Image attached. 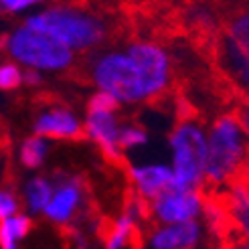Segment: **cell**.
<instances>
[{"instance_id":"obj_17","label":"cell","mask_w":249,"mask_h":249,"mask_svg":"<svg viewBox=\"0 0 249 249\" xmlns=\"http://www.w3.org/2000/svg\"><path fill=\"white\" fill-rule=\"evenodd\" d=\"M17 213V195L12 191H0V221Z\"/></svg>"},{"instance_id":"obj_13","label":"cell","mask_w":249,"mask_h":249,"mask_svg":"<svg viewBox=\"0 0 249 249\" xmlns=\"http://www.w3.org/2000/svg\"><path fill=\"white\" fill-rule=\"evenodd\" d=\"M27 193H29V203L33 211H43L49 205V201H51V184L43 178H35L29 184Z\"/></svg>"},{"instance_id":"obj_8","label":"cell","mask_w":249,"mask_h":249,"mask_svg":"<svg viewBox=\"0 0 249 249\" xmlns=\"http://www.w3.org/2000/svg\"><path fill=\"white\" fill-rule=\"evenodd\" d=\"M36 138L39 136H47V138H55V140H71V142H83L87 140V132L83 126H79V122L69 109L63 106L55 104L45 116L39 118L35 126Z\"/></svg>"},{"instance_id":"obj_10","label":"cell","mask_w":249,"mask_h":249,"mask_svg":"<svg viewBox=\"0 0 249 249\" xmlns=\"http://www.w3.org/2000/svg\"><path fill=\"white\" fill-rule=\"evenodd\" d=\"M130 178L134 180V189L142 193L148 201L156 198L168 184L174 180V174L164 166H148V168H130Z\"/></svg>"},{"instance_id":"obj_18","label":"cell","mask_w":249,"mask_h":249,"mask_svg":"<svg viewBox=\"0 0 249 249\" xmlns=\"http://www.w3.org/2000/svg\"><path fill=\"white\" fill-rule=\"evenodd\" d=\"M10 229H12V235H15V239L17 237H24L31 229H33V221L29 217H15L10 221Z\"/></svg>"},{"instance_id":"obj_12","label":"cell","mask_w":249,"mask_h":249,"mask_svg":"<svg viewBox=\"0 0 249 249\" xmlns=\"http://www.w3.org/2000/svg\"><path fill=\"white\" fill-rule=\"evenodd\" d=\"M43 156H45V142L41 138H29L27 142L22 144V150H20V162L27 166V168H36L43 162Z\"/></svg>"},{"instance_id":"obj_3","label":"cell","mask_w":249,"mask_h":249,"mask_svg":"<svg viewBox=\"0 0 249 249\" xmlns=\"http://www.w3.org/2000/svg\"><path fill=\"white\" fill-rule=\"evenodd\" d=\"M6 51L10 57L33 69H67L75 61L65 45L43 33L31 31L29 27H20L12 36H8Z\"/></svg>"},{"instance_id":"obj_22","label":"cell","mask_w":249,"mask_h":249,"mask_svg":"<svg viewBox=\"0 0 249 249\" xmlns=\"http://www.w3.org/2000/svg\"><path fill=\"white\" fill-rule=\"evenodd\" d=\"M22 81H27L29 85H36V83L41 81V77H39V73L31 69V71H24L22 73Z\"/></svg>"},{"instance_id":"obj_2","label":"cell","mask_w":249,"mask_h":249,"mask_svg":"<svg viewBox=\"0 0 249 249\" xmlns=\"http://www.w3.org/2000/svg\"><path fill=\"white\" fill-rule=\"evenodd\" d=\"M243 134H247V111L241 104L233 114L221 116L213 124L207 146L205 174L198 186L221 189L247 166Z\"/></svg>"},{"instance_id":"obj_7","label":"cell","mask_w":249,"mask_h":249,"mask_svg":"<svg viewBox=\"0 0 249 249\" xmlns=\"http://www.w3.org/2000/svg\"><path fill=\"white\" fill-rule=\"evenodd\" d=\"M198 207L201 203H198L196 189L180 184L177 178L168 184V189L152 198V211H156V215L166 223L193 221Z\"/></svg>"},{"instance_id":"obj_4","label":"cell","mask_w":249,"mask_h":249,"mask_svg":"<svg viewBox=\"0 0 249 249\" xmlns=\"http://www.w3.org/2000/svg\"><path fill=\"white\" fill-rule=\"evenodd\" d=\"M170 144L174 148V178L180 184L191 186L203 180L207 162V142L203 132L193 120H178L177 128L170 134Z\"/></svg>"},{"instance_id":"obj_16","label":"cell","mask_w":249,"mask_h":249,"mask_svg":"<svg viewBox=\"0 0 249 249\" xmlns=\"http://www.w3.org/2000/svg\"><path fill=\"white\" fill-rule=\"evenodd\" d=\"M142 142H146V134L142 130L126 128L124 132L118 134V148H130V146L142 144Z\"/></svg>"},{"instance_id":"obj_6","label":"cell","mask_w":249,"mask_h":249,"mask_svg":"<svg viewBox=\"0 0 249 249\" xmlns=\"http://www.w3.org/2000/svg\"><path fill=\"white\" fill-rule=\"evenodd\" d=\"M87 75H89L87 79L93 81L97 87H102V91L116 97L118 102L122 99L126 104H136L144 97L140 89L138 71L128 59V55L122 53L104 55L102 59L95 61Z\"/></svg>"},{"instance_id":"obj_11","label":"cell","mask_w":249,"mask_h":249,"mask_svg":"<svg viewBox=\"0 0 249 249\" xmlns=\"http://www.w3.org/2000/svg\"><path fill=\"white\" fill-rule=\"evenodd\" d=\"M198 239V225L195 221L177 223L168 229H162L154 235V249H186L193 247Z\"/></svg>"},{"instance_id":"obj_9","label":"cell","mask_w":249,"mask_h":249,"mask_svg":"<svg viewBox=\"0 0 249 249\" xmlns=\"http://www.w3.org/2000/svg\"><path fill=\"white\" fill-rule=\"evenodd\" d=\"M83 178H77L73 182H65L61 189L55 193L53 201H49V205L45 207V213L49 219L59 221V223H65L73 217L75 209L81 201V193H83Z\"/></svg>"},{"instance_id":"obj_19","label":"cell","mask_w":249,"mask_h":249,"mask_svg":"<svg viewBox=\"0 0 249 249\" xmlns=\"http://www.w3.org/2000/svg\"><path fill=\"white\" fill-rule=\"evenodd\" d=\"M0 247L15 249V235H12V229H10V219L0 221Z\"/></svg>"},{"instance_id":"obj_23","label":"cell","mask_w":249,"mask_h":249,"mask_svg":"<svg viewBox=\"0 0 249 249\" xmlns=\"http://www.w3.org/2000/svg\"><path fill=\"white\" fill-rule=\"evenodd\" d=\"M2 12H6V10H4V6H2V2H0V15H2Z\"/></svg>"},{"instance_id":"obj_1","label":"cell","mask_w":249,"mask_h":249,"mask_svg":"<svg viewBox=\"0 0 249 249\" xmlns=\"http://www.w3.org/2000/svg\"><path fill=\"white\" fill-rule=\"evenodd\" d=\"M104 8L89 6H55L36 17H31L24 27L51 36L65 45L69 51L71 49L89 51V49L114 43L120 33V24L111 27V22L104 18Z\"/></svg>"},{"instance_id":"obj_14","label":"cell","mask_w":249,"mask_h":249,"mask_svg":"<svg viewBox=\"0 0 249 249\" xmlns=\"http://www.w3.org/2000/svg\"><path fill=\"white\" fill-rule=\"evenodd\" d=\"M118 99L116 97H111L109 93L106 91H99L95 93L91 99H89V104H87V109H89V114H93V111H97V114H111L114 109H118Z\"/></svg>"},{"instance_id":"obj_5","label":"cell","mask_w":249,"mask_h":249,"mask_svg":"<svg viewBox=\"0 0 249 249\" xmlns=\"http://www.w3.org/2000/svg\"><path fill=\"white\" fill-rule=\"evenodd\" d=\"M128 59L138 71L142 95L152 104H160L168 97L172 67L168 55L154 43H134L128 51Z\"/></svg>"},{"instance_id":"obj_20","label":"cell","mask_w":249,"mask_h":249,"mask_svg":"<svg viewBox=\"0 0 249 249\" xmlns=\"http://www.w3.org/2000/svg\"><path fill=\"white\" fill-rule=\"evenodd\" d=\"M33 2L31 0H4L2 2V6H4V10H20V8H27V6H31Z\"/></svg>"},{"instance_id":"obj_21","label":"cell","mask_w":249,"mask_h":249,"mask_svg":"<svg viewBox=\"0 0 249 249\" xmlns=\"http://www.w3.org/2000/svg\"><path fill=\"white\" fill-rule=\"evenodd\" d=\"M10 146V138H8V132H6V126L2 124V120H0V154L6 152Z\"/></svg>"},{"instance_id":"obj_15","label":"cell","mask_w":249,"mask_h":249,"mask_svg":"<svg viewBox=\"0 0 249 249\" xmlns=\"http://www.w3.org/2000/svg\"><path fill=\"white\" fill-rule=\"evenodd\" d=\"M22 83V71L12 65V63H6L0 67V89H17V87Z\"/></svg>"}]
</instances>
